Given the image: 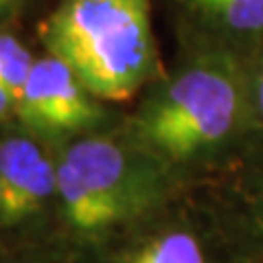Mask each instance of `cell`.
<instances>
[{
	"instance_id": "cell-5",
	"label": "cell",
	"mask_w": 263,
	"mask_h": 263,
	"mask_svg": "<svg viewBox=\"0 0 263 263\" xmlns=\"http://www.w3.org/2000/svg\"><path fill=\"white\" fill-rule=\"evenodd\" d=\"M57 215L53 145L29 129L0 125V239L46 250Z\"/></svg>"
},
{
	"instance_id": "cell-12",
	"label": "cell",
	"mask_w": 263,
	"mask_h": 263,
	"mask_svg": "<svg viewBox=\"0 0 263 263\" xmlns=\"http://www.w3.org/2000/svg\"><path fill=\"white\" fill-rule=\"evenodd\" d=\"M0 263H70L57 254L48 252V250H42V252H33L29 257L24 254H13V257H0Z\"/></svg>"
},
{
	"instance_id": "cell-11",
	"label": "cell",
	"mask_w": 263,
	"mask_h": 263,
	"mask_svg": "<svg viewBox=\"0 0 263 263\" xmlns=\"http://www.w3.org/2000/svg\"><path fill=\"white\" fill-rule=\"evenodd\" d=\"M18 121V99L0 81V125Z\"/></svg>"
},
{
	"instance_id": "cell-4",
	"label": "cell",
	"mask_w": 263,
	"mask_h": 263,
	"mask_svg": "<svg viewBox=\"0 0 263 263\" xmlns=\"http://www.w3.org/2000/svg\"><path fill=\"white\" fill-rule=\"evenodd\" d=\"M86 263H263L209 182L184 184Z\"/></svg>"
},
{
	"instance_id": "cell-7",
	"label": "cell",
	"mask_w": 263,
	"mask_h": 263,
	"mask_svg": "<svg viewBox=\"0 0 263 263\" xmlns=\"http://www.w3.org/2000/svg\"><path fill=\"white\" fill-rule=\"evenodd\" d=\"M178 51L215 48L252 57L263 46V0H164Z\"/></svg>"
},
{
	"instance_id": "cell-9",
	"label": "cell",
	"mask_w": 263,
	"mask_h": 263,
	"mask_svg": "<svg viewBox=\"0 0 263 263\" xmlns=\"http://www.w3.org/2000/svg\"><path fill=\"white\" fill-rule=\"evenodd\" d=\"M35 57L37 55H33L31 48L15 33L0 27V81L15 95V99L22 95Z\"/></svg>"
},
{
	"instance_id": "cell-13",
	"label": "cell",
	"mask_w": 263,
	"mask_h": 263,
	"mask_svg": "<svg viewBox=\"0 0 263 263\" xmlns=\"http://www.w3.org/2000/svg\"><path fill=\"white\" fill-rule=\"evenodd\" d=\"M22 3L24 0H0V27H7V22L20 11Z\"/></svg>"
},
{
	"instance_id": "cell-3",
	"label": "cell",
	"mask_w": 263,
	"mask_h": 263,
	"mask_svg": "<svg viewBox=\"0 0 263 263\" xmlns=\"http://www.w3.org/2000/svg\"><path fill=\"white\" fill-rule=\"evenodd\" d=\"M40 42L105 103L138 97L167 70L152 0H57L40 24Z\"/></svg>"
},
{
	"instance_id": "cell-6",
	"label": "cell",
	"mask_w": 263,
	"mask_h": 263,
	"mask_svg": "<svg viewBox=\"0 0 263 263\" xmlns=\"http://www.w3.org/2000/svg\"><path fill=\"white\" fill-rule=\"evenodd\" d=\"M15 123L46 145H60L110 127V112L68 66L44 51L35 57L18 99Z\"/></svg>"
},
{
	"instance_id": "cell-2",
	"label": "cell",
	"mask_w": 263,
	"mask_h": 263,
	"mask_svg": "<svg viewBox=\"0 0 263 263\" xmlns=\"http://www.w3.org/2000/svg\"><path fill=\"white\" fill-rule=\"evenodd\" d=\"M57 215L48 252L86 263L180 186L123 123L53 145Z\"/></svg>"
},
{
	"instance_id": "cell-8",
	"label": "cell",
	"mask_w": 263,
	"mask_h": 263,
	"mask_svg": "<svg viewBox=\"0 0 263 263\" xmlns=\"http://www.w3.org/2000/svg\"><path fill=\"white\" fill-rule=\"evenodd\" d=\"M209 184L263 257V132Z\"/></svg>"
},
{
	"instance_id": "cell-10",
	"label": "cell",
	"mask_w": 263,
	"mask_h": 263,
	"mask_svg": "<svg viewBox=\"0 0 263 263\" xmlns=\"http://www.w3.org/2000/svg\"><path fill=\"white\" fill-rule=\"evenodd\" d=\"M248 86L254 121L263 132V46L252 57H248Z\"/></svg>"
},
{
	"instance_id": "cell-1",
	"label": "cell",
	"mask_w": 263,
	"mask_h": 263,
	"mask_svg": "<svg viewBox=\"0 0 263 263\" xmlns=\"http://www.w3.org/2000/svg\"><path fill=\"white\" fill-rule=\"evenodd\" d=\"M123 127L176 182H209L261 134L248 60L215 48L178 51L176 64L138 95Z\"/></svg>"
}]
</instances>
